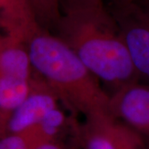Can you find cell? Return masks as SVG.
I'll list each match as a JSON object with an SVG mask.
<instances>
[{"label":"cell","instance_id":"6da1fadb","mask_svg":"<svg viewBox=\"0 0 149 149\" xmlns=\"http://www.w3.org/2000/svg\"><path fill=\"white\" fill-rule=\"evenodd\" d=\"M55 32L112 93L140 82L117 22L104 5L62 12Z\"/></svg>","mask_w":149,"mask_h":149},{"label":"cell","instance_id":"7a4b0ae2","mask_svg":"<svg viewBox=\"0 0 149 149\" xmlns=\"http://www.w3.org/2000/svg\"><path fill=\"white\" fill-rule=\"evenodd\" d=\"M26 46L35 74L51 86L71 111L85 118L110 113V95L55 33L41 27Z\"/></svg>","mask_w":149,"mask_h":149},{"label":"cell","instance_id":"7c38bea8","mask_svg":"<svg viewBox=\"0 0 149 149\" xmlns=\"http://www.w3.org/2000/svg\"><path fill=\"white\" fill-rule=\"evenodd\" d=\"M104 0H61V12L104 5Z\"/></svg>","mask_w":149,"mask_h":149},{"label":"cell","instance_id":"5b68a950","mask_svg":"<svg viewBox=\"0 0 149 149\" xmlns=\"http://www.w3.org/2000/svg\"><path fill=\"white\" fill-rule=\"evenodd\" d=\"M60 102L59 96L51 86L35 74L28 95L11 114L3 136L23 133L37 126L49 112L59 106Z\"/></svg>","mask_w":149,"mask_h":149},{"label":"cell","instance_id":"30bf717a","mask_svg":"<svg viewBox=\"0 0 149 149\" xmlns=\"http://www.w3.org/2000/svg\"><path fill=\"white\" fill-rule=\"evenodd\" d=\"M68 125V119L59 106L49 112L41 122L35 126L44 141L61 140V136Z\"/></svg>","mask_w":149,"mask_h":149},{"label":"cell","instance_id":"8992f818","mask_svg":"<svg viewBox=\"0 0 149 149\" xmlns=\"http://www.w3.org/2000/svg\"><path fill=\"white\" fill-rule=\"evenodd\" d=\"M109 110L137 132L149 136V84L138 82L112 93Z\"/></svg>","mask_w":149,"mask_h":149},{"label":"cell","instance_id":"ba28073f","mask_svg":"<svg viewBox=\"0 0 149 149\" xmlns=\"http://www.w3.org/2000/svg\"><path fill=\"white\" fill-rule=\"evenodd\" d=\"M33 72L26 43L8 36L0 47V79L13 77L31 80Z\"/></svg>","mask_w":149,"mask_h":149},{"label":"cell","instance_id":"9a60e30c","mask_svg":"<svg viewBox=\"0 0 149 149\" xmlns=\"http://www.w3.org/2000/svg\"><path fill=\"white\" fill-rule=\"evenodd\" d=\"M148 149H149V141L148 142Z\"/></svg>","mask_w":149,"mask_h":149},{"label":"cell","instance_id":"277c9868","mask_svg":"<svg viewBox=\"0 0 149 149\" xmlns=\"http://www.w3.org/2000/svg\"><path fill=\"white\" fill-rule=\"evenodd\" d=\"M117 22L140 80L149 84V13L139 3L114 2L110 11Z\"/></svg>","mask_w":149,"mask_h":149},{"label":"cell","instance_id":"5bb4252c","mask_svg":"<svg viewBox=\"0 0 149 149\" xmlns=\"http://www.w3.org/2000/svg\"><path fill=\"white\" fill-rule=\"evenodd\" d=\"M142 0H114V2L122 3V4H126V3H138L141 2Z\"/></svg>","mask_w":149,"mask_h":149},{"label":"cell","instance_id":"9c48e42d","mask_svg":"<svg viewBox=\"0 0 149 149\" xmlns=\"http://www.w3.org/2000/svg\"><path fill=\"white\" fill-rule=\"evenodd\" d=\"M39 26L52 32L57 27L62 15L61 0H29Z\"/></svg>","mask_w":149,"mask_h":149},{"label":"cell","instance_id":"3957f363","mask_svg":"<svg viewBox=\"0 0 149 149\" xmlns=\"http://www.w3.org/2000/svg\"><path fill=\"white\" fill-rule=\"evenodd\" d=\"M85 118L75 130L82 149H148L143 134L110 113Z\"/></svg>","mask_w":149,"mask_h":149},{"label":"cell","instance_id":"8fae6325","mask_svg":"<svg viewBox=\"0 0 149 149\" xmlns=\"http://www.w3.org/2000/svg\"><path fill=\"white\" fill-rule=\"evenodd\" d=\"M45 143L36 127L20 133H12L0 137V149H33Z\"/></svg>","mask_w":149,"mask_h":149},{"label":"cell","instance_id":"4fadbf2b","mask_svg":"<svg viewBox=\"0 0 149 149\" xmlns=\"http://www.w3.org/2000/svg\"><path fill=\"white\" fill-rule=\"evenodd\" d=\"M144 10L149 13V0H142L141 2L138 3Z\"/></svg>","mask_w":149,"mask_h":149},{"label":"cell","instance_id":"52a82bcc","mask_svg":"<svg viewBox=\"0 0 149 149\" xmlns=\"http://www.w3.org/2000/svg\"><path fill=\"white\" fill-rule=\"evenodd\" d=\"M0 27L24 43L41 28L29 0H0Z\"/></svg>","mask_w":149,"mask_h":149}]
</instances>
